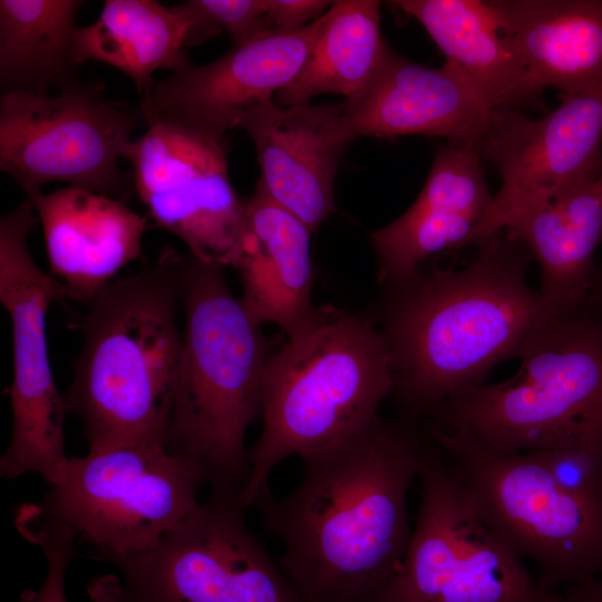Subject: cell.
Returning a JSON list of instances; mask_svg holds the SVG:
<instances>
[{
	"mask_svg": "<svg viewBox=\"0 0 602 602\" xmlns=\"http://www.w3.org/2000/svg\"><path fill=\"white\" fill-rule=\"evenodd\" d=\"M331 3L326 0H269V27L271 30H299L322 16Z\"/></svg>",
	"mask_w": 602,
	"mask_h": 602,
	"instance_id": "f546056e",
	"label": "cell"
},
{
	"mask_svg": "<svg viewBox=\"0 0 602 602\" xmlns=\"http://www.w3.org/2000/svg\"><path fill=\"white\" fill-rule=\"evenodd\" d=\"M193 20L181 4L167 8L155 0H106L97 20L79 27L76 57L107 64L134 82L140 98L149 94L156 71L190 65Z\"/></svg>",
	"mask_w": 602,
	"mask_h": 602,
	"instance_id": "cb8c5ba5",
	"label": "cell"
},
{
	"mask_svg": "<svg viewBox=\"0 0 602 602\" xmlns=\"http://www.w3.org/2000/svg\"><path fill=\"white\" fill-rule=\"evenodd\" d=\"M342 120L352 142L361 136H440L470 145L486 144L495 109L445 64L430 68L392 49L366 89L347 101Z\"/></svg>",
	"mask_w": 602,
	"mask_h": 602,
	"instance_id": "e0dca14e",
	"label": "cell"
},
{
	"mask_svg": "<svg viewBox=\"0 0 602 602\" xmlns=\"http://www.w3.org/2000/svg\"><path fill=\"white\" fill-rule=\"evenodd\" d=\"M236 499L211 497L156 545L111 563L93 602H304L249 528Z\"/></svg>",
	"mask_w": 602,
	"mask_h": 602,
	"instance_id": "9c48e42d",
	"label": "cell"
},
{
	"mask_svg": "<svg viewBox=\"0 0 602 602\" xmlns=\"http://www.w3.org/2000/svg\"><path fill=\"white\" fill-rule=\"evenodd\" d=\"M433 452L408 421L378 416L350 440L303 458L291 493L256 502L304 602L376 600L410 545L407 496Z\"/></svg>",
	"mask_w": 602,
	"mask_h": 602,
	"instance_id": "6da1fadb",
	"label": "cell"
},
{
	"mask_svg": "<svg viewBox=\"0 0 602 602\" xmlns=\"http://www.w3.org/2000/svg\"><path fill=\"white\" fill-rule=\"evenodd\" d=\"M139 120V109L108 98L99 81L1 95L0 168L26 195L60 182L123 201L135 188L120 159Z\"/></svg>",
	"mask_w": 602,
	"mask_h": 602,
	"instance_id": "8fae6325",
	"label": "cell"
},
{
	"mask_svg": "<svg viewBox=\"0 0 602 602\" xmlns=\"http://www.w3.org/2000/svg\"><path fill=\"white\" fill-rule=\"evenodd\" d=\"M492 201L475 147L455 143L438 148L414 204L371 234L378 280L388 287L398 284L430 256L467 246Z\"/></svg>",
	"mask_w": 602,
	"mask_h": 602,
	"instance_id": "ac0fdd59",
	"label": "cell"
},
{
	"mask_svg": "<svg viewBox=\"0 0 602 602\" xmlns=\"http://www.w3.org/2000/svg\"><path fill=\"white\" fill-rule=\"evenodd\" d=\"M480 155L496 166L502 184L468 245L602 175V84L561 95V104L537 119L521 109H495Z\"/></svg>",
	"mask_w": 602,
	"mask_h": 602,
	"instance_id": "5bb4252c",
	"label": "cell"
},
{
	"mask_svg": "<svg viewBox=\"0 0 602 602\" xmlns=\"http://www.w3.org/2000/svg\"><path fill=\"white\" fill-rule=\"evenodd\" d=\"M534 86L572 95L602 84V0H494Z\"/></svg>",
	"mask_w": 602,
	"mask_h": 602,
	"instance_id": "44dd1931",
	"label": "cell"
},
{
	"mask_svg": "<svg viewBox=\"0 0 602 602\" xmlns=\"http://www.w3.org/2000/svg\"><path fill=\"white\" fill-rule=\"evenodd\" d=\"M389 47L381 35L380 2L332 1L319 17L309 58L295 78L275 94L280 107L309 104L321 94L357 98L380 68Z\"/></svg>",
	"mask_w": 602,
	"mask_h": 602,
	"instance_id": "484cf974",
	"label": "cell"
},
{
	"mask_svg": "<svg viewBox=\"0 0 602 602\" xmlns=\"http://www.w3.org/2000/svg\"><path fill=\"white\" fill-rule=\"evenodd\" d=\"M37 220L27 197L0 220V301L11 321L13 357L8 390L12 429L0 475L14 479L38 474L49 485L69 457L64 439L67 409L50 367L46 315L52 303L69 299V293L30 254L27 240Z\"/></svg>",
	"mask_w": 602,
	"mask_h": 602,
	"instance_id": "7c38bea8",
	"label": "cell"
},
{
	"mask_svg": "<svg viewBox=\"0 0 602 602\" xmlns=\"http://www.w3.org/2000/svg\"><path fill=\"white\" fill-rule=\"evenodd\" d=\"M554 602H602V570L562 588Z\"/></svg>",
	"mask_w": 602,
	"mask_h": 602,
	"instance_id": "4dcf8cb0",
	"label": "cell"
},
{
	"mask_svg": "<svg viewBox=\"0 0 602 602\" xmlns=\"http://www.w3.org/2000/svg\"><path fill=\"white\" fill-rule=\"evenodd\" d=\"M530 452L561 488L602 502V443Z\"/></svg>",
	"mask_w": 602,
	"mask_h": 602,
	"instance_id": "83f0119b",
	"label": "cell"
},
{
	"mask_svg": "<svg viewBox=\"0 0 602 602\" xmlns=\"http://www.w3.org/2000/svg\"><path fill=\"white\" fill-rule=\"evenodd\" d=\"M496 533L557 591L602 570V502L561 488L531 452L496 453L469 437L428 427Z\"/></svg>",
	"mask_w": 602,
	"mask_h": 602,
	"instance_id": "ba28073f",
	"label": "cell"
},
{
	"mask_svg": "<svg viewBox=\"0 0 602 602\" xmlns=\"http://www.w3.org/2000/svg\"><path fill=\"white\" fill-rule=\"evenodd\" d=\"M319 18L294 31L269 30L202 66L192 64L155 82L142 98L146 124L174 123L225 138L250 108L273 99L303 69Z\"/></svg>",
	"mask_w": 602,
	"mask_h": 602,
	"instance_id": "9a60e30c",
	"label": "cell"
},
{
	"mask_svg": "<svg viewBox=\"0 0 602 602\" xmlns=\"http://www.w3.org/2000/svg\"><path fill=\"white\" fill-rule=\"evenodd\" d=\"M42 226L50 274L88 303L138 259L148 219L123 201L66 186L27 195Z\"/></svg>",
	"mask_w": 602,
	"mask_h": 602,
	"instance_id": "d6986e66",
	"label": "cell"
},
{
	"mask_svg": "<svg viewBox=\"0 0 602 602\" xmlns=\"http://www.w3.org/2000/svg\"><path fill=\"white\" fill-rule=\"evenodd\" d=\"M244 212L245 236L235 266L243 288L240 302L256 326L272 322L287 339L293 338L312 327L322 312L311 299V232L258 192L244 201Z\"/></svg>",
	"mask_w": 602,
	"mask_h": 602,
	"instance_id": "ffe728a7",
	"label": "cell"
},
{
	"mask_svg": "<svg viewBox=\"0 0 602 602\" xmlns=\"http://www.w3.org/2000/svg\"><path fill=\"white\" fill-rule=\"evenodd\" d=\"M505 233L537 261L538 292L552 314L585 307L602 244V175L559 192Z\"/></svg>",
	"mask_w": 602,
	"mask_h": 602,
	"instance_id": "7402d4cb",
	"label": "cell"
},
{
	"mask_svg": "<svg viewBox=\"0 0 602 602\" xmlns=\"http://www.w3.org/2000/svg\"><path fill=\"white\" fill-rule=\"evenodd\" d=\"M346 100L280 107L273 99L246 110L235 128L254 144L261 176L255 192L314 232L334 211L339 162L352 139L342 116Z\"/></svg>",
	"mask_w": 602,
	"mask_h": 602,
	"instance_id": "2e32d148",
	"label": "cell"
},
{
	"mask_svg": "<svg viewBox=\"0 0 602 602\" xmlns=\"http://www.w3.org/2000/svg\"><path fill=\"white\" fill-rule=\"evenodd\" d=\"M182 262L183 254L164 247L87 303L82 347L64 399L82 425L89 453L167 447L182 348Z\"/></svg>",
	"mask_w": 602,
	"mask_h": 602,
	"instance_id": "3957f363",
	"label": "cell"
},
{
	"mask_svg": "<svg viewBox=\"0 0 602 602\" xmlns=\"http://www.w3.org/2000/svg\"><path fill=\"white\" fill-rule=\"evenodd\" d=\"M182 348L167 449L192 462L212 495L239 502L250 466L245 435L261 417L269 347L224 276V268L183 255Z\"/></svg>",
	"mask_w": 602,
	"mask_h": 602,
	"instance_id": "5b68a950",
	"label": "cell"
},
{
	"mask_svg": "<svg viewBox=\"0 0 602 602\" xmlns=\"http://www.w3.org/2000/svg\"><path fill=\"white\" fill-rule=\"evenodd\" d=\"M474 244L464 269L420 268L389 287L381 331L394 394L412 416L483 383L553 315L526 281L533 256L522 243L498 231Z\"/></svg>",
	"mask_w": 602,
	"mask_h": 602,
	"instance_id": "7a4b0ae2",
	"label": "cell"
},
{
	"mask_svg": "<svg viewBox=\"0 0 602 602\" xmlns=\"http://www.w3.org/2000/svg\"><path fill=\"white\" fill-rule=\"evenodd\" d=\"M408 551L373 602H554L489 525L446 458L434 452Z\"/></svg>",
	"mask_w": 602,
	"mask_h": 602,
	"instance_id": "30bf717a",
	"label": "cell"
},
{
	"mask_svg": "<svg viewBox=\"0 0 602 602\" xmlns=\"http://www.w3.org/2000/svg\"><path fill=\"white\" fill-rule=\"evenodd\" d=\"M81 0L0 1L1 95L54 94L77 82Z\"/></svg>",
	"mask_w": 602,
	"mask_h": 602,
	"instance_id": "d4e9b609",
	"label": "cell"
},
{
	"mask_svg": "<svg viewBox=\"0 0 602 602\" xmlns=\"http://www.w3.org/2000/svg\"><path fill=\"white\" fill-rule=\"evenodd\" d=\"M585 307L602 315V266L595 273Z\"/></svg>",
	"mask_w": 602,
	"mask_h": 602,
	"instance_id": "1f68e13d",
	"label": "cell"
},
{
	"mask_svg": "<svg viewBox=\"0 0 602 602\" xmlns=\"http://www.w3.org/2000/svg\"><path fill=\"white\" fill-rule=\"evenodd\" d=\"M517 357V373L458 392L428 427L507 454L602 443V315L583 307L550 315Z\"/></svg>",
	"mask_w": 602,
	"mask_h": 602,
	"instance_id": "8992f818",
	"label": "cell"
},
{
	"mask_svg": "<svg viewBox=\"0 0 602 602\" xmlns=\"http://www.w3.org/2000/svg\"><path fill=\"white\" fill-rule=\"evenodd\" d=\"M126 161L135 192L159 227L198 260L236 266L245 212L231 184L225 138L155 122L134 139Z\"/></svg>",
	"mask_w": 602,
	"mask_h": 602,
	"instance_id": "4fadbf2b",
	"label": "cell"
},
{
	"mask_svg": "<svg viewBox=\"0 0 602 602\" xmlns=\"http://www.w3.org/2000/svg\"><path fill=\"white\" fill-rule=\"evenodd\" d=\"M14 524L19 533L39 546L47 561V574L41 588L30 592L26 602H68L65 577L79 543L69 527L26 511L18 509Z\"/></svg>",
	"mask_w": 602,
	"mask_h": 602,
	"instance_id": "4316f807",
	"label": "cell"
},
{
	"mask_svg": "<svg viewBox=\"0 0 602 602\" xmlns=\"http://www.w3.org/2000/svg\"><path fill=\"white\" fill-rule=\"evenodd\" d=\"M190 4L219 33L225 30L234 46L271 30L269 0H190Z\"/></svg>",
	"mask_w": 602,
	"mask_h": 602,
	"instance_id": "f1b7e54d",
	"label": "cell"
},
{
	"mask_svg": "<svg viewBox=\"0 0 602 602\" xmlns=\"http://www.w3.org/2000/svg\"><path fill=\"white\" fill-rule=\"evenodd\" d=\"M391 355L370 319L330 305L318 321L270 351L261 386V434L249 449L246 509L270 491L285 458L337 447L366 429L394 394Z\"/></svg>",
	"mask_w": 602,
	"mask_h": 602,
	"instance_id": "277c9868",
	"label": "cell"
},
{
	"mask_svg": "<svg viewBox=\"0 0 602 602\" xmlns=\"http://www.w3.org/2000/svg\"><path fill=\"white\" fill-rule=\"evenodd\" d=\"M205 479L188 459L158 445L69 457L60 476L26 511L71 530L106 561L149 550L201 503Z\"/></svg>",
	"mask_w": 602,
	"mask_h": 602,
	"instance_id": "52a82bcc",
	"label": "cell"
},
{
	"mask_svg": "<svg viewBox=\"0 0 602 602\" xmlns=\"http://www.w3.org/2000/svg\"><path fill=\"white\" fill-rule=\"evenodd\" d=\"M418 20L446 57L445 65L494 109L536 106L541 91L501 30L491 1H391Z\"/></svg>",
	"mask_w": 602,
	"mask_h": 602,
	"instance_id": "603a6c76",
	"label": "cell"
}]
</instances>
